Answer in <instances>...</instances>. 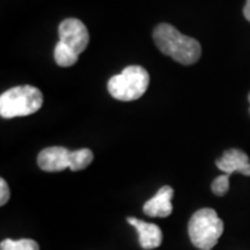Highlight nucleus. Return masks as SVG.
<instances>
[{
  "label": "nucleus",
  "mask_w": 250,
  "mask_h": 250,
  "mask_svg": "<svg viewBox=\"0 0 250 250\" xmlns=\"http://www.w3.org/2000/svg\"><path fill=\"white\" fill-rule=\"evenodd\" d=\"M54 62L60 67H71L75 62H78V54L74 50H71L68 46H65L62 42H59L56 47H54Z\"/></svg>",
  "instance_id": "10"
},
{
  "label": "nucleus",
  "mask_w": 250,
  "mask_h": 250,
  "mask_svg": "<svg viewBox=\"0 0 250 250\" xmlns=\"http://www.w3.org/2000/svg\"><path fill=\"white\" fill-rule=\"evenodd\" d=\"M153 41L161 53L184 65H192L202 56V46L195 38L181 34L170 24H159L153 31Z\"/></svg>",
  "instance_id": "1"
},
{
  "label": "nucleus",
  "mask_w": 250,
  "mask_h": 250,
  "mask_svg": "<svg viewBox=\"0 0 250 250\" xmlns=\"http://www.w3.org/2000/svg\"><path fill=\"white\" fill-rule=\"evenodd\" d=\"M43 104L42 92L31 85L14 86L0 96V116L3 118L31 116Z\"/></svg>",
  "instance_id": "2"
},
{
  "label": "nucleus",
  "mask_w": 250,
  "mask_h": 250,
  "mask_svg": "<svg viewBox=\"0 0 250 250\" xmlns=\"http://www.w3.org/2000/svg\"><path fill=\"white\" fill-rule=\"evenodd\" d=\"M150 75L141 65H128L118 75L108 80V93L117 100L132 102L142 98L147 90Z\"/></svg>",
  "instance_id": "5"
},
{
  "label": "nucleus",
  "mask_w": 250,
  "mask_h": 250,
  "mask_svg": "<svg viewBox=\"0 0 250 250\" xmlns=\"http://www.w3.org/2000/svg\"><path fill=\"white\" fill-rule=\"evenodd\" d=\"M126 221L138 231L142 249L152 250L160 246L161 242H163V232H161L160 227H157L156 224L145 223V221L139 220V218H135V217H129Z\"/></svg>",
  "instance_id": "9"
},
{
  "label": "nucleus",
  "mask_w": 250,
  "mask_h": 250,
  "mask_svg": "<svg viewBox=\"0 0 250 250\" xmlns=\"http://www.w3.org/2000/svg\"><path fill=\"white\" fill-rule=\"evenodd\" d=\"M249 102H250V93H249Z\"/></svg>",
  "instance_id": "15"
},
{
  "label": "nucleus",
  "mask_w": 250,
  "mask_h": 250,
  "mask_svg": "<svg viewBox=\"0 0 250 250\" xmlns=\"http://www.w3.org/2000/svg\"><path fill=\"white\" fill-rule=\"evenodd\" d=\"M10 200V189L6 179H0V206H4Z\"/></svg>",
  "instance_id": "13"
},
{
  "label": "nucleus",
  "mask_w": 250,
  "mask_h": 250,
  "mask_svg": "<svg viewBox=\"0 0 250 250\" xmlns=\"http://www.w3.org/2000/svg\"><path fill=\"white\" fill-rule=\"evenodd\" d=\"M215 166L224 174L231 175L233 172H241L243 175L250 177L249 156L241 149H228L223 156L215 161Z\"/></svg>",
  "instance_id": "7"
},
{
  "label": "nucleus",
  "mask_w": 250,
  "mask_h": 250,
  "mask_svg": "<svg viewBox=\"0 0 250 250\" xmlns=\"http://www.w3.org/2000/svg\"><path fill=\"white\" fill-rule=\"evenodd\" d=\"M224 232L223 220L213 208H200L190 217L188 233L193 246L200 250H211Z\"/></svg>",
  "instance_id": "4"
},
{
  "label": "nucleus",
  "mask_w": 250,
  "mask_h": 250,
  "mask_svg": "<svg viewBox=\"0 0 250 250\" xmlns=\"http://www.w3.org/2000/svg\"><path fill=\"white\" fill-rule=\"evenodd\" d=\"M229 177H231V175L224 174V175H220V177H217V178L213 181V184H211V190H213L214 195H217V196H224V195H227V192H228V189H229Z\"/></svg>",
  "instance_id": "12"
},
{
  "label": "nucleus",
  "mask_w": 250,
  "mask_h": 250,
  "mask_svg": "<svg viewBox=\"0 0 250 250\" xmlns=\"http://www.w3.org/2000/svg\"><path fill=\"white\" fill-rule=\"evenodd\" d=\"M59 38L65 46L80 56L89 43V32L85 24L77 18H67L59 25Z\"/></svg>",
  "instance_id": "6"
},
{
  "label": "nucleus",
  "mask_w": 250,
  "mask_h": 250,
  "mask_svg": "<svg viewBox=\"0 0 250 250\" xmlns=\"http://www.w3.org/2000/svg\"><path fill=\"white\" fill-rule=\"evenodd\" d=\"M0 250H39V245L32 239H4L0 243Z\"/></svg>",
  "instance_id": "11"
},
{
  "label": "nucleus",
  "mask_w": 250,
  "mask_h": 250,
  "mask_svg": "<svg viewBox=\"0 0 250 250\" xmlns=\"http://www.w3.org/2000/svg\"><path fill=\"white\" fill-rule=\"evenodd\" d=\"M243 16L250 22V0H246V4L243 7Z\"/></svg>",
  "instance_id": "14"
},
{
  "label": "nucleus",
  "mask_w": 250,
  "mask_h": 250,
  "mask_svg": "<svg viewBox=\"0 0 250 250\" xmlns=\"http://www.w3.org/2000/svg\"><path fill=\"white\" fill-rule=\"evenodd\" d=\"M172 197L174 189L168 185L160 188L157 193L143 205V213L149 217L166 218L172 213Z\"/></svg>",
  "instance_id": "8"
},
{
  "label": "nucleus",
  "mask_w": 250,
  "mask_h": 250,
  "mask_svg": "<svg viewBox=\"0 0 250 250\" xmlns=\"http://www.w3.org/2000/svg\"><path fill=\"white\" fill-rule=\"evenodd\" d=\"M92 161L93 153L90 149L68 150L62 146H50L38 154V166L46 172H60L65 168L85 170Z\"/></svg>",
  "instance_id": "3"
}]
</instances>
